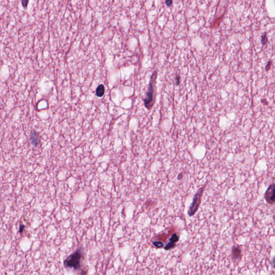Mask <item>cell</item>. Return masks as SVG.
<instances>
[{
  "label": "cell",
  "instance_id": "cell-14",
  "mask_svg": "<svg viewBox=\"0 0 275 275\" xmlns=\"http://www.w3.org/2000/svg\"><path fill=\"white\" fill-rule=\"evenodd\" d=\"M25 228V226L23 224H21L19 225V233H22L23 232L24 229Z\"/></svg>",
  "mask_w": 275,
  "mask_h": 275
},
{
  "label": "cell",
  "instance_id": "cell-5",
  "mask_svg": "<svg viewBox=\"0 0 275 275\" xmlns=\"http://www.w3.org/2000/svg\"><path fill=\"white\" fill-rule=\"evenodd\" d=\"M232 256L234 261H239L242 257V250L240 246H234L232 250Z\"/></svg>",
  "mask_w": 275,
  "mask_h": 275
},
{
  "label": "cell",
  "instance_id": "cell-6",
  "mask_svg": "<svg viewBox=\"0 0 275 275\" xmlns=\"http://www.w3.org/2000/svg\"><path fill=\"white\" fill-rule=\"evenodd\" d=\"M30 141L31 143L35 146H37L40 143V138L35 131H32L31 133Z\"/></svg>",
  "mask_w": 275,
  "mask_h": 275
},
{
  "label": "cell",
  "instance_id": "cell-15",
  "mask_svg": "<svg viewBox=\"0 0 275 275\" xmlns=\"http://www.w3.org/2000/svg\"><path fill=\"white\" fill-rule=\"evenodd\" d=\"M176 80V85H179V83H180V76L179 75L177 76Z\"/></svg>",
  "mask_w": 275,
  "mask_h": 275
},
{
  "label": "cell",
  "instance_id": "cell-7",
  "mask_svg": "<svg viewBox=\"0 0 275 275\" xmlns=\"http://www.w3.org/2000/svg\"><path fill=\"white\" fill-rule=\"evenodd\" d=\"M104 92H105V89H104L103 85H99L97 88L96 94L97 96L99 97L103 96L104 94Z\"/></svg>",
  "mask_w": 275,
  "mask_h": 275
},
{
  "label": "cell",
  "instance_id": "cell-3",
  "mask_svg": "<svg viewBox=\"0 0 275 275\" xmlns=\"http://www.w3.org/2000/svg\"><path fill=\"white\" fill-rule=\"evenodd\" d=\"M206 186V183L204 184L201 188H200L195 194V195L193 197V202L189 207L188 211L189 216H193L196 214V213L197 212L198 210L199 209L200 205L201 203L203 193V192H204Z\"/></svg>",
  "mask_w": 275,
  "mask_h": 275
},
{
  "label": "cell",
  "instance_id": "cell-4",
  "mask_svg": "<svg viewBox=\"0 0 275 275\" xmlns=\"http://www.w3.org/2000/svg\"><path fill=\"white\" fill-rule=\"evenodd\" d=\"M264 198L269 204H275V184H273L268 187L264 194Z\"/></svg>",
  "mask_w": 275,
  "mask_h": 275
},
{
  "label": "cell",
  "instance_id": "cell-12",
  "mask_svg": "<svg viewBox=\"0 0 275 275\" xmlns=\"http://www.w3.org/2000/svg\"><path fill=\"white\" fill-rule=\"evenodd\" d=\"M272 64H273V62H272V61H268V63H267V65H266L265 70H266V71H267V72L269 71V70L271 68Z\"/></svg>",
  "mask_w": 275,
  "mask_h": 275
},
{
  "label": "cell",
  "instance_id": "cell-1",
  "mask_svg": "<svg viewBox=\"0 0 275 275\" xmlns=\"http://www.w3.org/2000/svg\"><path fill=\"white\" fill-rule=\"evenodd\" d=\"M84 259V253L81 248L71 254L64 261L65 268L74 271L81 270Z\"/></svg>",
  "mask_w": 275,
  "mask_h": 275
},
{
  "label": "cell",
  "instance_id": "cell-13",
  "mask_svg": "<svg viewBox=\"0 0 275 275\" xmlns=\"http://www.w3.org/2000/svg\"><path fill=\"white\" fill-rule=\"evenodd\" d=\"M173 4V0H166V5L168 7H170Z\"/></svg>",
  "mask_w": 275,
  "mask_h": 275
},
{
  "label": "cell",
  "instance_id": "cell-10",
  "mask_svg": "<svg viewBox=\"0 0 275 275\" xmlns=\"http://www.w3.org/2000/svg\"><path fill=\"white\" fill-rule=\"evenodd\" d=\"M175 246H176V243H174V242L169 241V242H168L167 243V245L165 246V249L166 250H169V249H172V248H174Z\"/></svg>",
  "mask_w": 275,
  "mask_h": 275
},
{
  "label": "cell",
  "instance_id": "cell-8",
  "mask_svg": "<svg viewBox=\"0 0 275 275\" xmlns=\"http://www.w3.org/2000/svg\"><path fill=\"white\" fill-rule=\"evenodd\" d=\"M179 236L176 233H174L172 234L171 237L169 238V241L170 242H174V243H176L179 241Z\"/></svg>",
  "mask_w": 275,
  "mask_h": 275
},
{
  "label": "cell",
  "instance_id": "cell-2",
  "mask_svg": "<svg viewBox=\"0 0 275 275\" xmlns=\"http://www.w3.org/2000/svg\"><path fill=\"white\" fill-rule=\"evenodd\" d=\"M158 76V71L155 70L153 72L151 76V80L148 88V92H147L146 97L144 99V104L146 108L151 110L153 108L155 101L156 95V78Z\"/></svg>",
  "mask_w": 275,
  "mask_h": 275
},
{
  "label": "cell",
  "instance_id": "cell-16",
  "mask_svg": "<svg viewBox=\"0 0 275 275\" xmlns=\"http://www.w3.org/2000/svg\"><path fill=\"white\" fill-rule=\"evenodd\" d=\"M273 263V267L275 268V257L273 259V263Z\"/></svg>",
  "mask_w": 275,
  "mask_h": 275
},
{
  "label": "cell",
  "instance_id": "cell-9",
  "mask_svg": "<svg viewBox=\"0 0 275 275\" xmlns=\"http://www.w3.org/2000/svg\"><path fill=\"white\" fill-rule=\"evenodd\" d=\"M261 43L263 45H265L267 44V42H268V37H267V33H264L261 35Z\"/></svg>",
  "mask_w": 275,
  "mask_h": 275
},
{
  "label": "cell",
  "instance_id": "cell-11",
  "mask_svg": "<svg viewBox=\"0 0 275 275\" xmlns=\"http://www.w3.org/2000/svg\"><path fill=\"white\" fill-rule=\"evenodd\" d=\"M153 244L155 247H156L158 248H161L163 246V243L161 241H153Z\"/></svg>",
  "mask_w": 275,
  "mask_h": 275
}]
</instances>
